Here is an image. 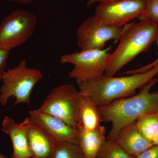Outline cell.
<instances>
[{"instance_id": "cell-21", "label": "cell", "mask_w": 158, "mask_h": 158, "mask_svg": "<svg viewBox=\"0 0 158 158\" xmlns=\"http://www.w3.org/2000/svg\"><path fill=\"white\" fill-rule=\"evenodd\" d=\"M135 158H158V145H153Z\"/></svg>"}, {"instance_id": "cell-12", "label": "cell", "mask_w": 158, "mask_h": 158, "mask_svg": "<svg viewBox=\"0 0 158 158\" xmlns=\"http://www.w3.org/2000/svg\"><path fill=\"white\" fill-rule=\"evenodd\" d=\"M113 141L134 158L153 145L152 142L140 132L135 122L121 129Z\"/></svg>"}, {"instance_id": "cell-13", "label": "cell", "mask_w": 158, "mask_h": 158, "mask_svg": "<svg viewBox=\"0 0 158 158\" xmlns=\"http://www.w3.org/2000/svg\"><path fill=\"white\" fill-rule=\"evenodd\" d=\"M25 119L28 141L33 158H49L56 144V140L32 122L30 117Z\"/></svg>"}, {"instance_id": "cell-26", "label": "cell", "mask_w": 158, "mask_h": 158, "mask_svg": "<svg viewBox=\"0 0 158 158\" xmlns=\"http://www.w3.org/2000/svg\"><path fill=\"white\" fill-rule=\"evenodd\" d=\"M0 158H8L7 157H6L5 156H4L2 154V153H1V152H0Z\"/></svg>"}, {"instance_id": "cell-6", "label": "cell", "mask_w": 158, "mask_h": 158, "mask_svg": "<svg viewBox=\"0 0 158 158\" xmlns=\"http://www.w3.org/2000/svg\"><path fill=\"white\" fill-rule=\"evenodd\" d=\"M110 49L111 47L74 52L62 56L60 62L74 65L68 75L78 84L105 74L109 64Z\"/></svg>"}, {"instance_id": "cell-9", "label": "cell", "mask_w": 158, "mask_h": 158, "mask_svg": "<svg viewBox=\"0 0 158 158\" xmlns=\"http://www.w3.org/2000/svg\"><path fill=\"white\" fill-rule=\"evenodd\" d=\"M123 29L101 23L94 16L88 17L77 30V44L81 51L103 49L108 41L119 40Z\"/></svg>"}, {"instance_id": "cell-10", "label": "cell", "mask_w": 158, "mask_h": 158, "mask_svg": "<svg viewBox=\"0 0 158 158\" xmlns=\"http://www.w3.org/2000/svg\"><path fill=\"white\" fill-rule=\"evenodd\" d=\"M32 122L39 126L56 141L78 143L77 129L60 118L36 110L29 112Z\"/></svg>"}, {"instance_id": "cell-24", "label": "cell", "mask_w": 158, "mask_h": 158, "mask_svg": "<svg viewBox=\"0 0 158 158\" xmlns=\"http://www.w3.org/2000/svg\"><path fill=\"white\" fill-rule=\"evenodd\" d=\"M114 1H117V0H88L87 6V7H89L95 3L106 2H112Z\"/></svg>"}, {"instance_id": "cell-3", "label": "cell", "mask_w": 158, "mask_h": 158, "mask_svg": "<svg viewBox=\"0 0 158 158\" xmlns=\"http://www.w3.org/2000/svg\"><path fill=\"white\" fill-rule=\"evenodd\" d=\"M158 38L156 23L143 20L127 24L123 29L118 46L110 54L105 74L113 76L139 54L147 52Z\"/></svg>"}, {"instance_id": "cell-4", "label": "cell", "mask_w": 158, "mask_h": 158, "mask_svg": "<svg viewBox=\"0 0 158 158\" xmlns=\"http://www.w3.org/2000/svg\"><path fill=\"white\" fill-rule=\"evenodd\" d=\"M43 77V74L39 69L28 67L24 59L14 68L7 69L0 88V105L6 106L13 96L15 98L13 106L21 103L31 106V92Z\"/></svg>"}, {"instance_id": "cell-16", "label": "cell", "mask_w": 158, "mask_h": 158, "mask_svg": "<svg viewBox=\"0 0 158 158\" xmlns=\"http://www.w3.org/2000/svg\"><path fill=\"white\" fill-rule=\"evenodd\" d=\"M49 158H85V157L78 143L56 141Z\"/></svg>"}, {"instance_id": "cell-20", "label": "cell", "mask_w": 158, "mask_h": 158, "mask_svg": "<svg viewBox=\"0 0 158 158\" xmlns=\"http://www.w3.org/2000/svg\"><path fill=\"white\" fill-rule=\"evenodd\" d=\"M10 52L9 51L0 50V81L2 80L7 69V60L9 57Z\"/></svg>"}, {"instance_id": "cell-15", "label": "cell", "mask_w": 158, "mask_h": 158, "mask_svg": "<svg viewBox=\"0 0 158 158\" xmlns=\"http://www.w3.org/2000/svg\"><path fill=\"white\" fill-rule=\"evenodd\" d=\"M102 122L103 121L98 107L90 97L83 94L80 112V124L85 129L92 131L100 126Z\"/></svg>"}, {"instance_id": "cell-18", "label": "cell", "mask_w": 158, "mask_h": 158, "mask_svg": "<svg viewBox=\"0 0 158 158\" xmlns=\"http://www.w3.org/2000/svg\"><path fill=\"white\" fill-rule=\"evenodd\" d=\"M97 158H134L122 149L115 141L107 139L97 155Z\"/></svg>"}, {"instance_id": "cell-5", "label": "cell", "mask_w": 158, "mask_h": 158, "mask_svg": "<svg viewBox=\"0 0 158 158\" xmlns=\"http://www.w3.org/2000/svg\"><path fill=\"white\" fill-rule=\"evenodd\" d=\"M83 98V94L74 85H60L52 89L37 110L60 118L77 129L80 123Z\"/></svg>"}, {"instance_id": "cell-17", "label": "cell", "mask_w": 158, "mask_h": 158, "mask_svg": "<svg viewBox=\"0 0 158 158\" xmlns=\"http://www.w3.org/2000/svg\"><path fill=\"white\" fill-rule=\"evenodd\" d=\"M140 132L152 142L158 130V114H147L141 116L135 121Z\"/></svg>"}, {"instance_id": "cell-7", "label": "cell", "mask_w": 158, "mask_h": 158, "mask_svg": "<svg viewBox=\"0 0 158 158\" xmlns=\"http://www.w3.org/2000/svg\"><path fill=\"white\" fill-rule=\"evenodd\" d=\"M37 19L33 13L18 9L0 23V50L10 51L27 42L35 32Z\"/></svg>"}, {"instance_id": "cell-2", "label": "cell", "mask_w": 158, "mask_h": 158, "mask_svg": "<svg viewBox=\"0 0 158 158\" xmlns=\"http://www.w3.org/2000/svg\"><path fill=\"white\" fill-rule=\"evenodd\" d=\"M158 75V64L151 69L126 76L114 77L106 74L78 84L80 91L90 97L98 107L104 106L112 102L134 95Z\"/></svg>"}, {"instance_id": "cell-1", "label": "cell", "mask_w": 158, "mask_h": 158, "mask_svg": "<svg viewBox=\"0 0 158 158\" xmlns=\"http://www.w3.org/2000/svg\"><path fill=\"white\" fill-rule=\"evenodd\" d=\"M158 83V76L141 88L133 96L116 100L99 107L102 121L111 123V131L107 139L113 141L121 129L147 114L158 115V90L151 92Z\"/></svg>"}, {"instance_id": "cell-22", "label": "cell", "mask_w": 158, "mask_h": 158, "mask_svg": "<svg viewBox=\"0 0 158 158\" xmlns=\"http://www.w3.org/2000/svg\"><path fill=\"white\" fill-rule=\"evenodd\" d=\"M156 41L157 43L158 47V38ZM157 64H158V56L157 58L155 60H154L152 63L148 64V65L143 66V67H141V68H138V69H135V70L128 71L125 72V73L127 74L128 75H130L132 74L141 73L147 71L151 69L152 68L154 67L156 65H157Z\"/></svg>"}, {"instance_id": "cell-23", "label": "cell", "mask_w": 158, "mask_h": 158, "mask_svg": "<svg viewBox=\"0 0 158 158\" xmlns=\"http://www.w3.org/2000/svg\"><path fill=\"white\" fill-rule=\"evenodd\" d=\"M6 2H15L23 5H27L32 3L34 0H0Z\"/></svg>"}, {"instance_id": "cell-25", "label": "cell", "mask_w": 158, "mask_h": 158, "mask_svg": "<svg viewBox=\"0 0 158 158\" xmlns=\"http://www.w3.org/2000/svg\"><path fill=\"white\" fill-rule=\"evenodd\" d=\"M153 145H158V130L152 141Z\"/></svg>"}, {"instance_id": "cell-11", "label": "cell", "mask_w": 158, "mask_h": 158, "mask_svg": "<svg viewBox=\"0 0 158 158\" xmlns=\"http://www.w3.org/2000/svg\"><path fill=\"white\" fill-rule=\"evenodd\" d=\"M2 131L9 135L12 143V158H32L27 136L26 119L20 123L13 118L6 116L2 124Z\"/></svg>"}, {"instance_id": "cell-14", "label": "cell", "mask_w": 158, "mask_h": 158, "mask_svg": "<svg viewBox=\"0 0 158 158\" xmlns=\"http://www.w3.org/2000/svg\"><path fill=\"white\" fill-rule=\"evenodd\" d=\"M77 141L85 158H97L102 145L107 140L106 129L100 126L96 129H85L81 124L77 128Z\"/></svg>"}, {"instance_id": "cell-8", "label": "cell", "mask_w": 158, "mask_h": 158, "mask_svg": "<svg viewBox=\"0 0 158 158\" xmlns=\"http://www.w3.org/2000/svg\"><path fill=\"white\" fill-rule=\"evenodd\" d=\"M145 8V0H117L100 3L94 16L101 23L120 28L138 19Z\"/></svg>"}, {"instance_id": "cell-27", "label": "cell", "mask_w": 158, "mask_h": 158, "mask_svg": "<svg viewBox=\"0 0 158 158\" xmlns=\"http://www.w3.org/2000/svg\"></svg>"}, {"instance_id": "cell-19", "label": "cell", "mask_w": 158, "mask_h": 158, "mask_svg": "<svg viewBox=\"0 0 158 158\" xmlns=\"http://www.w3.org/2000/svg\"><path fill=\"white\" fill-rule=\"evenodd\" d=\"M146 8L138 17V20H148L158 24V0H145Z\"/></svg>"}]
</instances>
